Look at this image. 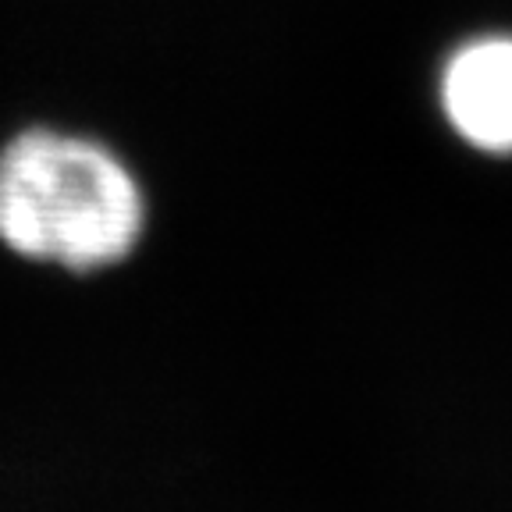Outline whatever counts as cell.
Segmentation results:
<instances>
[{"label": "cell", "instance_id": "obj_1", "mask_svg": "<svg viewBox=\"0 0 512 512\" xmlns=\"http://www.w3.org/2000/svg\"><path fill=\"white\" fill-rule=\"evenodd\" d=\"M146 196L104 143L25 128L0 150V246L32 264L96 274L136 253Z\"/></svg>", "mask_w": 512, "mask_h": 512}, {"label": "cell", "instance_id": "obj_2", "mask_svg": "<svg viewBox=\"0 0 512 512\" xmlns=\"http://www.w3.org/2000/svg\"><path fill=\"white\" fill-rule=\"evenodd\" d=\"M441 107L470 146L512 153V36L456 50L441 75Z\"/></svg>", "mask_w": 512, "mask_h": 512}]
</instances>
